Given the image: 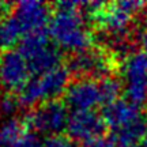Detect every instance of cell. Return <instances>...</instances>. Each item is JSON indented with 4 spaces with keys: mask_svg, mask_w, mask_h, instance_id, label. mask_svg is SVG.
I'll list each match as a JSON object with an SVG mask.
<instances>
[{
    "mask_svg": "<svg viewBox=\"0 0 147 147\" xmlns=\"http://www.w3.org/2000/svg\"><path fill=\"white\" fill-rule=\"evenodd\" d=\"M80 3H57V11L49 21V34L63 49L74 53L89 51L91 34L80 15Z\"/></svg>",
    "mask_w": 147,
    "mask_h": 147,
    "instance_id": "1",
    "label": "cell"
},
{
    "mask_svg": "<svg viewBox=\"0 0 147 147\" xmlns=\"http://www.w3.org/2000/svg\"><path fill=\"white\" fill-rule=\"evenodd\" d=\"M18 51L27 61L30 72L37 76L60 67V52L42 30L26 34Z\"/></svg>",
    "mask_w": 147,
    "mask_h": 147,
    "instance_id": "2",
    "label": "cell"
},
{
    "mask_svg": "<svg viewBox=\"0 0 147 147\" xmlns=\"http://www.w3.org/2000/svg\"><path fill=\"white\" fill-rule=\"evenodd\" d=\"M69 71L64 67H57L44 75L32 78L19 91L22 105L30 106L42 101H53L68 87Z\"/></svg>",
    "mask_w": 147,
    "mask_h": 147,
    "instance_id": "3",
    "label": "cell"
},
{
    "mask_svg": "<svg viewBox=\"0 0 147 147\" xmlns=\"http://www.w3.org/2000/svg\"><path fill=\"white\" fill-rule=\"evenodd\" d=\"M143 5L144 4L139 1H119L105 7V10H101L97 14L101 30L112 37V45L115 48L124 45L125 34L134 19V15Z\"/></svg>",
    "mask_w": 147,
    "mask_h": 147,
    "instance_id": "4",
    "label": "cell"
},
{
    "mask_svg": "<svg viewBox=\"0 0 147 147\" xmlns=\"http://www.w3.org/2000/svg\"><path fill=\"white\" fill-rule=\"evenodd\" d=\"M69 113L67 105L61 101L53 100L42 104L36 110H33L26 117L25 124L29 129H34L41 134H51L56 136L65 129L69 121Z\"/></svg>",
    "mask_w": 147,
    "mask_h": 147,
    "instance_id": "5",
    "label": "cell"
},
{
    "mask_svg": "<svg viewBox=\"0 0 147 147\" xmlns=\"http://www.w3.org/2000/svg\"><path fill=\"white\" fill-rule=\"evenodd\" d=\"M127 100L140 106L147 101V52L129 55L123 65Z\"/></svg>",
    "mask_w": 147,
    "mask_h": 147,
    "instance_id": "6",
    "label": "cell"
},
{
    "mask_svg": "<svg viewBox=\"0 0 147 147\" xmlns=\"http://www.w3.org/2000/svg\"><path fill=\"white\" fill-rule=\"evenodd\" d=\"M65 101L74 112L93 110L95 106L105 105L100 82L90 78H80L68 84L65 90Z\"/></svg>",
    "mask_w": 147,
    "mask_h": 147,
    "instance_id": "7",
    "label": "cell"
},
{
    "mask_svg": "<svg viewBox=\"0 0 147 147\" xmlns=\"http://www.w3.org/2000/svg\"><path fill=\"white\" fill-rule=\"evenodd\" d=\"M105 127L106 123L102 115L94 110H80L69 116L67 131L74 140L90 144L98 138H102Z\"/></svg>",
    "mask_w": 147,
    "mask_h": 147,
    "instance_id": "8",
    "label": "cell"
},
{
    "mask_svg": "<svg viewBox=\"0 0 147 147\" xmlns=\"http://www.w3.org/2000/svg\"><path fill=\"white\" fill-rule=\"evenodd\" d=\"M30 68L19 51H7L0 57V86L21 91L30 80Z\"/></svg>",
    "mask_w": 147,
    "mask_h": 147,
    "instance_id": "9",
    "label": "cell"
},
{
    "mask_svg": "<svg viewBox=\"0 0 147 147\" xmlns=\"http://www.w3.org/2000/svg\"><path fill=\"white\" fill-rule=\"evenodd\" d=\"M69 74L72 72L76 75L79 79L80 78H101L104 79L109 72V63L108 59L100 52L94 51H84L80 53H75L68 63Z\"/></svg>",
    "mask_w": 147,
    "mask_h": 147,
    "instance_id": "10",
    "label": "cell"
},
{
    "mask_svg": "<svg viewBox=\"0 0 147 147\" xmlns=\"http://www.w3.org/2000/svg\"><path fill=\"white\" fill-rule=\"evenodd\" d=\"M11 15L15 18L25 36L42 30L49 21V10L41 1H21Z\"/></svg>",
    "mask_w": 147,
    "mask_h": 147,
    "instance_id": "11",
    "label": "cell"
},
{
    "mask_svg": "<svg viewBox=\"0 0 147 147\" xmlns=\"http://www.w3.org/2000/svg\"><path fill=\"white\" fill-rule=\"evenodd\" d=\"M142 116L139 106L129 102L128 100H116L115 102L104 106L102 112V117L106 125H109L112 131L124 128L128 124L140 119Z\"/></svg>",
    "mask_w": 147,
    "mask_h": 147,
    "instance_id": "12",
    "label": "cell"
},
{
    "mask_svg": "<svg viewBox=\"0 0 147 147\" xmlns=\"http://www.w3.org/2000/svg\"><path fill=\"white\" fill-rule=\"evenodd\" d=\"M147 134V120L144 116L136 121H134L127 127L112 132V139L116 143V146L120 147H136L140 140H144Z\"/></svg>",
    "mask_w": 147,
    "mask_h": 147,
    "instance_id": "13",
    "label": "cell"
},
{
    "mask_svg": "<svg viewBox=\"0 0 147 147\" xmlns=\"http://www.w3.org/2000/svg\"><path fill=\"white\" fill-rule=\"evenodd\" d=\"M22 36L25 34L12 15L0 19V49H7L15 45Z\"/></svg>",
    "mask_w": 147,
    "mask_h": 147,
    "instance_id": "14",
    "label": "cell"
},
{
    "mask_svg": "<svg viewBox=\"0 0 147 147\" xmlns=\"http://www.w3.org/2000/svg\"><path fill=\"white\" fill-rule=\"evenodd\" d=\"M26 127L25 121H18L15 119L4 121L0 125V147H14Z\"/></svg>",
    "mask_w": 147,
    "mask_h": 147,
    "instance_id": "15",
    "label": "cell"
},
{
    "mask_svg": "<svg viewBox=\"0 0 147 147\" xmlns=\"http://www.w3.org/2000/svg\"><path fill=\"white\" fill-rule=\"evenodd\" d=\"M101 91H102V97H104V104L109 105L112 102H115L116 100H119L117 97L121 91V83L120 80H117L116 78L112 76H106V78L100 80Z\"/></svg>",
    "mask_w": 147,
    "mask_h": 147,
    "instance_id": "16",
    "label": "cell"
},
{
    "mask_svg": "<svg viewBox=\"0 0 147 147\" xmlns=\"http://www.w3.org/2000/svg\"><path fill=\"white\" fill-rule=\"evenodd\" d=\"M45 140H42L41 136L38 135V132L33 129H25L19 139L16 140L14 147H44Z\"/></svg>",
    "mask_w": 147,
    "mask_h": 147,
    "instance_id": "17",
    "label": "cell"
},
{
    "mask_svg": "<svg viewBox=\"0 0 147 147\" xmlns=\"http://www.w3.org/2000/svg\"><path fill=\"white\" fill-rule=\"evenodd\" d=\"M19 105H22L19 98L14 97L12 94H4L0 97V115L8 117V116L15 115L18 112Z\"/></svg>",
    "mask_w": 147,
    "mask_h": 147,
    "instance_id": "18",
    "label": "cell"
},
{
    "mask_svg": "<svg viewBox=\"0 0 147 147\" xmlns=\"http://www.w3.org/2000/svg\"><path fill=\"white\" fill-rule=\"evenodd\" d=\"M44 147H74V144L67 138L56 135V136L48 138L47 140H45V146Z\"/></svg>",
    "mask_w": 147,
    "mask_h": 147,
    "instance_id": "19",
    "label": "cell"
},
{
    "mask_svg": "<svg viewBox=\"0 0 147 147\" xmlns=\"http://www.w3.org/2000/svg\"><path fill=\"white\" fill-rule=\"evenodd\" d=\"M89 147H116V143L112 138H98L97 140L90 143Z\"/></svg>",
    "mask_w": 147,
    "mask_h": 147,
    "instance_id": "20",
    "label": "cell"
},
{
    "mask_svg": "<svg viewBox=\"0 0 147 147\" xmlns=\"http://www.w3.org/2000/svg\"><path fill=\"white\" fill-rule=\"evenodd\" d=\"M142 44H143V48H144V52H147V30L143 33L142 36Z\"/></svg>",
    "mask_w": 147,
    "mask_h": 147,
    "instance_id": "21",
    "label": "cell"
},
{
    "mask_svg": "<svg viewBox=\"0 0 147 147\" xmlns=\"http://www.w3.org/2000/svg\"><path fill=\"white\" fill-rule=\"evenodd\" d=\"M7 8H8V5L5 4V3H1V1H0V16L3 15V14H4V12H7Z\"/></svg>",
    "mask_w": 147,
    "mask_h": 147,
    "instance_id": "22",
    "label": "cell"
},
{
    "mask_svg": "<svg viewBox=\"0 0 147 147\" xmlns=\"http://www.w3.org/2000/svg\"><path fill=\"white\" fill-rule=\"evenodd\" d=\"M144 147H147V134H146V138H144Z\"/></svg>",
    "mask_w": 147,
    "mask_h": 147,
    "instance_id": "23",
    "label": "cell"
},
{
    "mask_svg": "<svg viewBox=\"0 0 147 147\" xmlns=\"http://www.w3.org/2000/svg\"><path fill=\"white\" fill-rule=\"evenodd\" d=\"M136 147H139V146H136ZM143 147H144V146H143Z\"/></svg>",
    "mask_w": 147,
    "mask_h": 147,
    "instance_id": "24",
    "label": "cell"
}]
</instances>
